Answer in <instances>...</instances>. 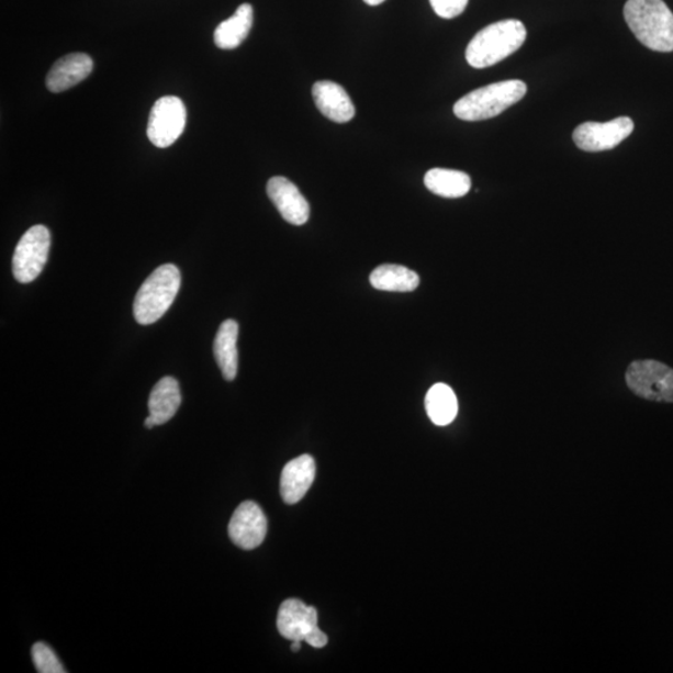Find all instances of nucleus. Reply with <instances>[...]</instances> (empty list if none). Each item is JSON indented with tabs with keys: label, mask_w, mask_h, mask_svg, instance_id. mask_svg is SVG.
Here are the masks:
<instances>
[{
	"label": "nucleus",
	"mask_w": 673,
	"mask_h": 673,
	"mask_svg": "<svg viewBox=\"0 0 673 673\" xmlns=\"http://www.w3.org/2000/svg\"><path fill=\"white\" fill-rule=\"evenodd\" d=\"M267 195L289 224L302 226L310 218V204L293 182L282 177H274L267 183Z\"/></svg>",
	"instance_id": "9b49d317"
},
{
	"label": "nucleus",
	"mask_w": 673,
	"mask_h": 673,
	"mask_svg": "<svg viewBox=\"0 0 673 673\" xmlns=\"http://www.w3.org/2000/svg\"><path fill=\"white\" fill-rule=\"evenodd\" d=\"M624 16L644 47L660 53L673 52V13L663 0H627Z\"/></svg>",
	"instance_id": "f257e3e1"
},
{
	"label": "nucleus",
	"mask_w": 673,
	"mask_h": 673,
	"mask_svg": "<svg viewBox=\"0 0 673 673\" xmlns=\"http://www.w3.org/2000/svg\"><path fill=\"white\" fill-rule=\"evenodd\" d=\"M469 0H430L433 11L445 20H453L466 11Z\"/></svg>",
	"instance_id": "4be33fe9"
},
{
	"label": "nucleus",
	"mask_w": 673,
	"mask_h": 673,
	"mask_svg": "<svg viewBox=\"0 0 673 673\" xmlns=\"http://www.w3.org/2000/svg\"><path fill=\"white\" fill-rule=\"evenodd\" d=\"M278 629L284 639L306 641L312 648H325L328 643L327 635L319 630L316 608L298 598H290L281 605Z\"/></svg>",
	"instance_id": "423d86ee"
},
{
	"label": "nucleus",
	"mask_w": 673,
	"mask_h": 673,
	"mask_svg": "<svg viewBox=\"0 0 673 673\" xmlns=\"http://www.w3.org/2000/svg\"><path fill=\"white\" fill-rule=\"evenodd\" d=\"M632 119L616 117L607 123H584L575 128L573 139L579 149L601 153L615 149L633 132Z\"/></svg>",
	"instance_id": "1a4fd4ad"
},
{
	"label": "nucleus",
	"mask_w": 673,
	"mask_h": 673,
	"mask_svg": "<svg viewBox=\"0 0 673 673\" xmlns=\"http://www.w3.org/2000/svg\"><path fill=\"white\" fill-rule=\"evenodd\" d=\"M316 463L309 455L292 459L285 464L281 475V495L285 504H296L315 482Z\"/></svg>",
	"instance_id": "4468645a"
},
{
	"label": "nucleus",
	"mask_w": 673,
	"mask_h": 673,
	"mask_svg": "<svg viewBox=\"0 0 673 673\" xmlns=\"http://www.w3.org/2000/svg\"><path fill=\"white\" fill-rule=\"evenodd\" d=\"M181 285V273L177 266L168 263L158 267L136 293L134 316L137 324L149 326L169 311Z\"/></svg>",
	"instance_id": "7ed1b4c3"
},
{
	"label": "nucleus",
	"mask_w": 673,
	"mask_h": 673,
	"mask_svg": "<svg viewBox=\"0 0 673 673\" xmlns=\"http://www.w3.org/2000/svg\"><path fill=\"white\" fill-rule=\"evenodd\" d=\"M254 24V8L251 4H242L236 13L221 23L215 31L214 41L217 48L233 51L242 45Z\"/></svg>",
	"instance_id": "2eb2a0df"
},
{
	"label": "nucleus",
	"mask_w": 673,
	"mask_h": 673,
	"mask_svg": "<svg viewBox=\"0 0 673 673\" xmlns=\"http://www.w3.org/2000/svg\"><path fill=\"white\" fill-rule=\"evenodd\" d=\"M370 282L375 290L412 292L418 289V273L400 265H382L371 273Z\"/></svg>",
	"instance_id": "6ab92c4d"
},
{
	"label": "nucleus",
	"mask_w": 673,
	"mask_h": 673,
	"mask_svg": "<svg viewBox=\"0 0 673 673\" xmlns=\"http://www.w3.org/2000/svg\"><path fill=\"white\" fill-rule=\"evenodd\" d=\"M145 427L147 429H152V428L156 427V424H155L154 419L150 416L145 419Z\"/></svg>",
	"instance_id": "b1692460"
},
{
	"label": "nucleus",
	"mask_w": 673,
	"mask_h": 673,
	"mask_svg": "<svg viewBox=\"0 0 673 673\" xmlns=\"http://www.w3.org/2000/svg\"><path fill=\"white\" fill-rule=\"evenodd\" d=\"M94 61L85 53H74L54 63L47 77L52 93H63L86 80L93 71Z\"/></svg>",
	"instance_id": "ddd939ff"
},
{
	"label": "nucleus",
	"mask_w": 673,
	"mask_h": 673,
	"mask_svg": "<svg viewBox=\"0 0 673 673\" xmlns=\"http://www.w3.org/2000/svg\"><path fill=\"white\" fill-rule=\"evenodd\" d=\"M313 100H315L322 115L332 122L345 124L350 122L356 115V108L352 99L347 91L334 81H317L312 89Z\"/></svg>",
	"instance_id": "f8f14e48"
},
{
	"label": "nucleus",
	"mask_w": 673,
	"mask_h": 673,
	"mask_svg": "<svg viewBox=\"0 0 673 673\" xmlns=\"http://www.w3.org/2000/svg\"><path fill=\"white\" fill-rule=\"evenodd\" d=\"M267 534V519L255 502H245L235 511L228 524L229 539L235 546L253 550L261 546Z\"/></svg>",
	"instance_id": "9d476101"
},
{
	"label": "nucleus",
	"mask_w": 673,
	"mask_h": 673,
	"mask_svg": "<svg viewBox=\"0 0 673 673\" xmlns=\"http://www.w3.org/2000/svg\"><path fill=\"white\" fill-rule=\"evenodd\" d=\"M363 2L368 5L375 7L385 2V0H363Z\"/></svg>",
	"instance_id": "5701e85b"
},
{
	"label": "nucleus",
	"mask_w": 673,
	"mask_h": 673,
	"mask_svg": "<svg viewBox=\"0 0 673 673\" xmlns=\"http://www.w3.org/2000/svg\"><path fill=\"white\" fill-rule=\"evenodd\" d=\"M187 126V108L178 97H164L154 104L147 137L153 145L165 149L179 139Z\"/></svg>",
	"instance_id": "6e6552de"
},
{
	"label": "nucleus",
	"mask_w": 673,
	"mask_h": 673,
	"mask_svg": "<svg viewBox=\"0 0 673 673\" xmlns=\"http://www.w3.org/2000/svg\"><path fill=\"white\" fill-rule=\"evenodd\" d=\"M33 662L36 671L40 673H64L67 672L63 668L57 654L48 647L47 643H35L32 649Z\"/></svg>",
	"instance_id": "412c9836"
},
{
	"label": "nucleus",
	"mask_w": 673,
	"mask_h": 673,
	"mask_svg": "<svg viewBox=\"0 0 673 673\" xmlns=\"http://www.w3.org/2000/svg\"><path fill=\"white\" fill-rule=\"evenodd\" d=\"M627 386L640 399L673 403V370L653 359L632 362L626 371Z\"/></svg>",
	"instance_id": "39448f33"
},
{
	"label": "nucleus",
	"mask_w": 673,
	"mask_h": 673,
	"mask_svg": "<svg viewBox=\"0 0 673 673\" xmlns=\"http://www.w3.org/2000/svg\"><path fill=\"white\" fill-rule=\"evenodd\" d=\"M527 35L520 21L508 20L487 25L469 43L467 61L475 69L493 67L519 51Z\"/></svg>",
	"instance_id": "f03ea898"
},
{
	"label": "nucleus",
	"mask_w": 673,
	"mask_h": 673,
	"mask_svg": "<svg viewBox=\"0 0 673 673\" xmlns=\"http://www.w3.org/2000/svg\"><path fill=\"white\" fill-rule=\"evenodd\" d=\"M426 410L428 417L436 426H448L458 414L456 393L445 383L433 385L426 396Z\"/></svg>",
	"instance_id": "aec40b11"
},
{
	"label": "nucleus",
	"mask_w": 673,
	"mask_h": 673,
	"mask_svg": "<svg viewBox=\"0 0 673 673\" xmlns=\"http://www.w3.org/2000/svg\"><path fill=\"white\" fill-rule=\"evenodd\" d=\"M181 400L180 385L175 378L164 377L156 383L149 399L150 417L156 426L168 423L177 414Z\"/></svg>",
	"instance_id": "dca6fc26"
},
{
	"label": "nucleus",
	"mask_w": 673,
	"mask_h": 673,
	"mask_svg": "<svg viewBox=\"0 0 673 673\" xmlns=\"http://www.w3.org/2000/svg\"><path fill=\"white\" fill-rule=\"evenodd\" d=\"M292 651L293 652H299L301 649V641H292Z\"/></svg>",
	"instance_id": "393cba45"
},
{
	"label": "nucleus",
	"mask_w": 673,
	"mask_h": 673,
	"mask_svg": "<svg viewBox=\"0 0 673 673\" xmlns=\"http://www.w3.org/2000/svg\"><path fill=\"white\" fill-rule=\"evenodd\" d=\"M238 324L234 319H227L221 324L214 343V354L221 372L226 381L232 382L237 375Z\"/></svg>",
	"instance_id": "f3484780"
},
{
	"label": "nucleus",
	"mask_w": 673,
	"mask_h": 673,
	"mask_svg": "<svg viewBox=\"0 0 673 673\" xmlns=\"http://www.w3.org/2000/svg\"><path fill=\"white\" fill-rule=\"evenodd\" d=\"M527 91L528 87L521 80L494 82L459 99L453 109L455 114L466 122H482L504 113L518 103Z\"/></svg>",
	"instance_id": "20e7f679"
},
{
	"label": "nucleus",
	"mask_w": 673,
	"mask_h": 673,
	"mask_svg": "<svg viewBox=\"0 0 673 673\" xmlns=\"http://www.w3.org/2000/svg\"><path fill=\"white\" fill-rule=\"evenodd\" d=\"M51 233L43 225H35L18 243L13 256V274L18 282L31 283L44 270L51 250Z\"/></svg>",
	"instance_id": "0eeeda50"
},
{
	"label": "nucleus",
	"mask_w": 673,
	"mask_h": 673,
	"mask_svg": "<svg viewBox=\"0 0 673 673\" xmlns=\"http://www.w3.org/2000/svg\"><path fill=\"white\" fill-rule=\"evenodd\" d=\"M427 189L436 195L447 199L463 198L472 188V180L463 171L431 169L424 177Z\"/></svg>",
	"instance_id": "a211bd4d"
}]
</instances>
